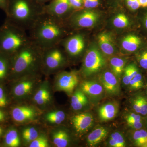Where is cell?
Listing matches in <instances>:
<instances>
[{
	"instance_id": "34",
	"label": "cell",
	"mask_w": 147,
	"mask_h": 147,
	"mask_svg": "<svg viewBox=\"0 0 147 147\" xmlns=\"http://www.w3.org/2000/svg\"><path fill=\"white\" fill-rule=\"evenodd\" d=\"M49 146L47 138L43 135L38 136L30 145V147H47Z\"/></svg>"
},
{
	"instance_id": "10",
	"label": "cell",
	"mask_w": 147,
	"mask_h": 147,
	"mask_svg": "<svg viewBox=\"0 0 147 147\" xmlns=\"http://www.w3.org/2000/svg\"><path fill=\"white\" fill-rule=\"evenodd\" d=\"M78 82L79 76L75 71H61L56 76L55 87L58 90L70 94Z\"/></svg>"
},
{
	"instance_id": "31",
	"label": "cell",
	"mask_w": 147,
	"mask_h": 147,
	"mask_svg": "<svg viewBox=\"0 0 147 147\" xmlns=\"http://www.w3.org/2000/svg\"><path fill=\"white\" fill-rule=\"evenodd\" d=\"M65 114L61 110L52 111L45 116L46 120L50 123L59 124L65 119Z\"/></svg>"
},
{
	"instance_id": "18",
	"label": "cell",
	"mask_w": 147,
	"mask_h": 147,
	"mask_svg": "<svg viewBox=\"0 0 147 147\" xmlns=\"http://www.w3.org/2000/svg\"><path fill=\"white\" fill-rule=\"evenodd\" d=\"M81 89L85 94L90 96H98L102 93L103 88L102 85L95 82L86 81L82 83Z\"/></svg>"
},
{
	"instance_id": "27",
	"label": "cell",
	"mask_w": 147,
	"mask_h": 147,
	"mask_svg": "<svg viewBox=\"0 0 147 147\" xmlns=\"http://www.w3.org/2000/svg\"><path fill=\"white\" fill-rule=\"evenodd\" d=\"M135 58L139 69L147 73V42L135 53Z\"/></svg>"
},
{
	"instance_id": "47",
	"label": "cell",
	"mask_w": 147,
	"mask_h": 147,
	"mask_svg": "<svg viewBox=\"0 0 147 147\" xmlns=\"http://www.w3.org/2000/svg\"><path fill=\"white\" fill-rule=\"evenodd\" d=\"M145 119V127L147 129V115L144 117Z\"/></svg>"
},
{
	"instance_id": "25",
	"label": "cell",
	"mask_w": 147,
	"mask_h": 147,
	"mask_svg": "<svg viewBox=\"0 0 147 147\" xmlns=\"http://www.w3.org/2000/svg\"><path fill=\"white\" fill-rule=\"evenodd\" d=\"M53 144L57 147L67 146L69 143V136L64 130L60 129L53 132L52 135Z\"/></svg>"
},
{
	"instance_id": "44",
	"label": "cell",
	"mask_w": 147,
	"mask_h": 147,
	"mask_svg": "<svg viewBox=\"0 0 147 147\" xmlns=\"http://www.w3.org/2000/svg\"><path fill=\"white\" fill-rule=\"evenodd\" d=\"M36 2L42 5H45L46 3L50 2L51 0H34Z\"/></svg>"
},
{
	"instance_id": "38",
	"label": "cell",
	"mask_w": 147,
	"mask_h": 147,
	"mask_svg": "<svg viewBox=\"0 0 147 147\" xmlns=\"http://www.w3.org/2000/svg\"><path fill=\"white\" fill-rule=\"evenodd\" d=\"M83 1L84 9H93L100 5V0H83Z\"/></svg>"
},
{
	"instance_id": "1",
	"label": "cell",
	"mask_w": 147,
	"mask_h": 147,
	"mask_svg": "<svg viewBox=\"0 0 147 147\" xmlns=\"http://www.w3.org/2000/svg\"><path fill=\"white\" fill-rule=\"evenodd\" d=\"M65 21L44 12L28 31L31 40L42 49L60 44L67 36Z\"/></svg>"
},
{
	"instance_id": "43",
	"label": "cell",
	"mask_w": 147,
	"mask_h": 147,
	"mask_svg": "<svg viewBox=\"0 0 147 147\" xmlns=\"http://www.w3.org/2000/svg\"><path fill=\"white\" fill-rule=\"evenodd\" d=\"M141 8H147V0H139Z\"/></svg>"
},
{
	"instance_id": "7",
	"label": "cell",
	"mask_w": 147,
	"mask_h": 147,
	"mask_svg": "<svg viewBox=\"0 0 147 147\" xmlns=\"http://www.w3.org/2000/svg\"><path fill=\"white\" fill-rule=\"evenodd\" d=\"M105 59L96 46H90L87 50L83 61L82 71L85 77L96 73L104 67Z\"/></svg>"
},
{
	"instance_id": "36",
	"label": "cell",
	"mask_w": 147,
	"mask_h": 147,
	"mask_svg": "<svg viewBox=\"0 0 147 147\" xmlns=\"http://www.w3.org/2000/svg\"><path fill=\"white\" fill-rule=\"evenodd\" d=\"M110 138L115 141L118 147H124L126 146V142L123 136L119 132H115L111 134Z\"/></svg>"
},
{
	"instance_id": "37",
	"label": "cell",
	"mask_w": 147,
	"mask_h": 147,
	"mask_svg": "<svg viewBox=\"0 0 147 147\" xmlns=\"http://www.w3.org/2000/svg\"><path fill=\"white\" fill-rule=\"evenodd\" d=\"M125 2L128 9L133 12L137 11L141 8L139 0H125Z\"/></svg>"
},
{
	"instance_id": "22",
	"label": "cell",
	"mask_w": 147,
	"mask_h": 147,
	"mask_svg": "<svg viewBox=\"0 0 147 147\" xmlns=\"http://www.w3.org/2000/svg\"><path fill=\"white\" fill-rule=\"evenodd\" d=\"M118 111L117 105L113 103H109L102 105L99 110V115L102 121L110 120L115 117Z\"/></svg>"
},
{
	"instance_id": "46",
	"label": "cell",
	"mask_w": 147,
	"mask_h": 147,
	"mask_svg": "<svg viewBox=\"0 0 147 147\" xmlns=\"http://www.w3.org/2000/svg\"><path fill=\"white\" fill-rule=\"evenodd\" d=\"M4 114L1 110H0V122L2 121L4 119Z\"/></svg>"
},
{
	"instance_id": "29",
	"label": "cell",
	"mask_w": 147,
	"mask_h": 147,
	"mask_svg": "<svg viewBox=\"0 0 147 147\" xmlns=\"http://www.w3.org/2000/svg\"><path fill=\"white\" fill-rule=\"evenodd\" d=\"M110 63L113 73L117 77H120L123 73L125 62L121 58L114 57L110 59Z\"/></svg>"
},
{
	"instance_id": "30",
	"label": "cell",
	"mask_w": 147,
	"mask_h": 147,
	"mask_svg": "<svg viewBox=\"0 0 147 147\" xmlns=\"http://www.w3.org/2000/svg\"><path fill=\"white\" fill-rule=\"evenodd\" d=\"M5 142L8 147H17L20 146V138L16 129H12L7 131L5 138Z\"/></svg>"
},
{
	"instance_id": "49",
	"label": "cell",
	"mask_w": 147,
	"mask_h": 147,
	"mask_svg": "<svg viewBox=\"0 0 147 147\" xmlns=\"http://www.w3.org/2000/svg\"><path fill=\"white\" fill-rule=\"evenodd\" d=\"M116 1H122V0H115Z\"/></svg>"
},
{
	"instance_id": "3",
	"label": "cell",
	"mask_w": 147,
	"mask_h": 147,
	"mask_svg": "<svg viewBox=\"0 0 147 147\" xmlns=\"http://www.w3.org/2000/svg\"><path fill=\"white\" fill-rule=\"evenodd\" d=\"M45 5L34 0H7V22L29 31L44 13Z\"/></svg>"
},
{
	"instance_id": "35",
	"label": "cell",
	"mask_w": 147,
	"mask_h": 147,
	"mask_svg": "<svg viewBox=\"0 0 147 147\" xmlns=\"http://www.w3.org/2000/svg\"><path fill=\"white\" fill-rule=\"evenodd\" d=\"M125 120L127 124L145 122L144 117L133 111L127 115Z\"/></svg>"
},
{
	"instance_id": "45",
	"label": "cell",
	"mask_w": 147,
	"mask_h": 147,
	"mask_svg": "<svg viewBox=\"0 0 147 147\" xmlns=\"http://www.w3.org/2000/svg\"><path fill=\"white\" fill-rule=\"evenodd\" d=\"M144 91L147 97V76L146 77L145 76V86L144 88Z\"/></svg>"
},
{
	"instance_id": "39",
	"label": "cell",
	"mask_w": 147,
	"mask_h": 147,
	"mask_svg": "<svg viewBox=\"0 0 147 147\" xmlns=\"http://www.w3.org/2000/svg\"><path fill=\"white\" fill-rule=\"evenodd\" d=\"M69 2L73 12L84 9L83 0H69Z\"/></svg>"
},
{
	"instance_id": "23",
	"label": "cell",
	"mask_w": 147,
	"mask_h": 147,
	"mask_svg": "<svg viewBox=\"0 0 147 147\" xmlns=\"http://www.w3.org/2000/svg\"><path fill=\"white\" fill-rule=\"evenodd\" d=\"M131 141L135 146L144 147L147 144V129L145 128L132 130Z\"/></svg>"
},
{
	"instance_id": "8",
	"label": "cell",
	"mask_w": 147,
	"mask_h": 147,
	"mask_svg": "<svg viewBox=\"0 0 147 147\" xmlns=\"http://www.w3.org/2000/svg\"><path fill=\"white\" fill-rule=\"evenodd\" d=\"M60 44L68 56L71 57H78L83 54L85 50L86 38L82 33H75L66 36Z\"/></svg>"
},
{
	"instance_id": "41",
	"label": "cell",
	"mask_w": 147,
	"mask_h": 147,
	"mask_svg": "<svg viewBox=\"0 0 147 147\" xmlns=\"http://www.w3.org/2000/svg\"><path fill=\"white\" fill-rule=\"evenodd\" d=\"M144 9L146 10L141 18V24L143 30L147 35V8Z\"/></svg>"
},
{
	"instance_id": "9",
	"label": "cell",
	"mask_w": 147,
	"mask_h": 147,
	"mask_svg": "<svg viewBox=\"0 0 147 147\" xmlns=\"http://www.w3.org/2000/svg\"><path fill=\"white\" fill-rule=\"evenodd\" d=\"M44 12L63 21L73 13L69 0H51L44 6Z\"/></svg>"
},
{
	"instance_id": "14",
	"label": "cell",
	"mask_w": 147,
	"mask_h": 147,
	"mask_svg": "<svg viewBox=\"0 0 147 147\" xmlns=\"http://www.w3.org/2000/svg\"><path fill=\"white\" fill-rule=\"evenodd\" d=\"M100 80L103 88L110 95L117 94L120 87L117 76L112 72L105 71L100 76Z\"/></svg>"
},
{
	"instance_id": "13",
	"label": "cell",
	"mask_w": 147,
	"mask_h": 147,
	"mask_svg": "<svg viewBox=\"0 0 147 147\" xmlns=\"http://www.w3.org/2000/svg\"><path fill=\"white\" fill-rule=\"evenodd\" d=\"M11 115L15 121L23 123L34 119L36 117V113L31 107L18 106L12 109Z\"/></svg>"
},
{
	"instance_id": "28",
	"label": "cell",
	"mask_w": 147,
	"mask_h": 147,
	"mask_svg": "<svg viewBox=\"0 0 147 147\" xmlns=\"http://www.w3.org/2000/svg\"><path fill=\"white\" fill-rule=\"evenodd\" d=\"M140 70L135 62H133L125 67L124 69L123 82L126 86H128L131 79Z\"/></svg>"
},
{
	"instance_id": "50",
	"label": "cell",
	"mask_w": 147,
	"mask_h": 147,
	"mask_svg": "<svg viewBox=\"0 0 147 147\" xmlns=\"http://www.w3.org/2000/svg\"><path fill=\"white\" fill-rule=\"evenodd\" d=\"M144 147H147V144H146L145 145Z\"/></svg>"
},
{
	"instance_id": "4",
	"label": "cell",
	"mask_w": 147,
	"mask_h": 147,
	"mask_svg": "<svg viewBox=\"0 0 147 147\" xmlns=\"http://www.w3.org/2000/svg\"><path fill=\"white\" fill-rule=\"evenodd\" d=\"M26 31L7 22L0 29V52L12 56L31 41Z\"/></svg>"
},
{
	"instance_id": "21",
	"label": "cell",
	"mask_w": 147,
	"mask_h": 147,
	"mask_svg": "<svg viewBox=\"0 0 147 147\" xmlns=\"http://www.w3.org/2000/svg\"><path fill=\"white\" fill-rule=\"evenodd\" d=\"M108 133V130L105 127H98L89 134L87 137V142L90 146H94L103 140Z\"/></svg>"
},
{
	"instance_id": "32",
	"label": "cell",
	"mask_w": 147,
	"mask_h": 147,
	"mask_svg": "<svg viewBox=\"0 0 147 147\" xmlns=\"http://www.w3.org/2000/svg\"><path fill=\"white\" fill-rule=\"evenodd\" d=\"M113 24L115 28L123 29L129 26L131 24V22L127 15L124 13H119L113 18Z\"/></svg>"
},
{
	"instance_id": "33",
	"label": "cell",
	"mask_w": 147,
	"mask_h": 147,
	"mask_svg": "<svg viewBox=\"0 0 147 147\" xmlns=\"http://www.w3.org/2000/svg\"><path fill=\"white\" fill-rule=\"evenodd\" d=\"M22 137L24 141L31 143L39 136L38 131L33 127H27L24 129L22 132Z\"/></svg>"
},
{
	"instance_id": "24",
	"label": "cell",
	"mask_w": 147,
	"mask_h": 147,
	"mask_svg": "<svg viewBox=\"0 0 147 147\" xmlns=\"http://www.w3.org/2000/svg\"><path fill=\"white\" fill-rule=\"evenodd\" d=\"M88 103V98L82 90L76 91L71 97V106L74 110H81Z\"/></svg>"
},
{
	"instance_id": "20",
	"label": "cell",
	"mask_w": 147,
	"mask_h": 147,
	"mask_svg": "<svg viewBox=\"0 0 147 147\" xmlns=\"http://www.w3.org/2000/svg\"><path fill=\"white\" fill-rule=\"evenodd\" d=\"M11 56L0 52V82L10 74Z\"/></svg>"
},
{
	"instance_id": "42",
	"label": "cell",
	"mask_w": 147,
	"mask_h": 147,
	"mask_svg": "<svg viewBox=\"0 0 147 147\" xmlns=\"http://www.w3.org/2000/svg\"><path fill=\"white\" fill-rule=\"evenodd\" d=\"M7 5V0H0V8L6 10Z\"/></svg>"
},
{
	"instance_id": "26",
	"label": "cell",
	"mask_w": 147,
	"mask_h": 147,
	"mask_svg": "<svg viewBox=\"0 0 147 147\" xmlns=\"http://www.w3.org/2000/svg\"><path fill=\"white\" fill-rule=\"evenodd\" d=\"M145 76L140 69L131 79L128 86L131 91L137 92L144 89L145 86Z\"/></svg>"
},
{
	"instance_id": "15",
	"label": "cell",
	"mask_w": 147,
	"mask_h": 147,
	"mask_svg": "<svg viewBox=\"0 0 147 147\" xmlns=\"http://www.w3.org/2000/svg\"><path fill=\"white\" fill-rule=\"evenodd\" d=\"M132 111L145 117L147 115V97L144 91L136 92L131 100Z\"/></svg>"
},
{
	"instance_id": "19",
	"label": "cell",
	"mask_w": 147,
	"mask_h": 147,
	"mask_svg": "<svg viewBox=\"0 0 147 147\" xmlns=\"http://www.w3.org/2000/svg\"><path fill=\"white\" fill-rule=\"evenodd\" d=\"M50 90L47 84H44L37 91L34 96L35 102L40 106L47 105L51 100Z\"/></svg>"
},
{
	"instance_id": "11",
	"label": "cell",
	"mask_w": 147,
	"mask_h": 147,
	"mask_svg": "<svg viewBox=\"0 0 147 147\" xmlns=\"http://www.w3.org/2000/svg\"><path fill=\"white\" fill-rule=\"evenodd\" d=\"M36 76H28L21 78L22 80L13 88L14 96L16 98H23L28 95L34 88Z\"/></svg>"
},
{
	"instance_id": "48",
	"label": "cell",
	"mask_w": 147,
	"mask_h": 147,
	"mask_svg": "<svg viewBox=\"0 0 147 147\" xmlns=\"http://www.w3.org/2000/svg\"><path fill=\"white\" fill-rule=\"evenodd\" d=\"M3 132V129L1 128V127H0V136H1V134H2Z\"/></svg>"
},
{
	"instance_id": "5",
	"label": "cell",
	"mask_w": 147,
	"mask_h": 147,
	"mask_svg": "<svg viewBox=\"0 0 147 147\" xmlns=\"http://www.w3.org/2000/svg\"><path fill=\"white\" fill-rule=\"evenodd\" d=\"M65 53L60 44L43 49L42 72L50 74L59 71L65 64Z\"/></svg>"
},
{
	"instance_id": "16",
	"label": "cell",
	"mask_w": 147,
	"mask_h": 147,
	"mask_svg": "<svg viewBox=\"0 0 147 147\" xmlns=\"http://www.w3.org/2000/svg\"><path fill=\"white\" fill-rule=\"evenodd\" d=\"M72 123L77 132H84L91 127L93 123L92 116L88 113L78 114L73 117Z\"/></svg>"
},
{
	"instance_id": "40",
	"label": "cell",
	"mask_w": 147,
	"mask_h": 147,
	"mask_svg": "<svg viewBox=\"0 0 147 147\" xmlns=\"http://www.w3.org/2000/svg\"><path fill=\"white\" fill-rule=\"evenodd\" d=\"M7 104V99L3 88L0 86V107H5Z\"/></svg>"
},
{
	"instance_id": "17",
	"label": "cell",
	"mask_w": 147,
	"mask_h": 147,
	"mask_svg": "<svg viewBox=\"0 0 147 147\" xmlns=\"http://www.w3.org/2000/svg\"><path fill=\"white\" fill-rule=\"evenodd\" d=\"M98 42L100 50L105 55H113L115 51L113 40L108 33L102 32L98 35Z\"/></svg>"
},
{
	"instance_id": "2",
	"label": "cell",
	"mask_w": 147,
	"mask_h": 147,
	"mask_svg": "<svg viewBox=\"0 0 147 147\" xmlns=\"http://www.w3.org/2000/svg\"><path fill=\"white\" fill-rule=\"evenodd\" d=\"M43 49L31 40L11 56L10 75L16 79L37 76L42 72Z\"/></svg>"
},
{
	"instance_id": "12",
	"label": "cell",
	"mask_w": 147,
	"mask_h": 147,
	"mask_svg": "<svg viewBox=\"0 0 147 147\" xmlns=\"http://www.w3.org/2000/svg\"><path fill=\"white\" fill-rule=\"evenodd\" d=\"M147 43L142 36L134 33L129 34L123 38L121 42L122 47L129 53L137 52Z\"/></svg>"
},
{
	"instance_id": "6",
	"label": "cell",
	"mask_w": 147,
	"mask_h": 147,
	"mask_svg": "<svg viewBox=\"0 0 147 147\" xmlns=\"http://www.w3.org/2000/svg\"><path fill=\"white\" fill-rule=\"evenodd\" d=\"M100 18L97 11L84 8L74 11L67 19V23L66 24L74 30L89 28L94 26Z\"/></svg>"
}]
</instances>
